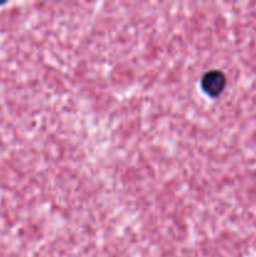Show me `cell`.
Segmentation results:
<instances>
[{
    "label": "cell",
    "instance_id": "6da1fadb",
    "mask_svg": "<svg viewBox=\"0 0 256 257\" xmlns=\"http://www.w3.org/2000/svg\"><path fill=\"white\" fill-rule=\"evenodd\" d=\"M226 85V77L221 70H210L205 73L201 80V87L211 97H216L223 90Z\"/></svg>",
    "mask_w": 256,
    "mask_h": 257
}]
</instances>
